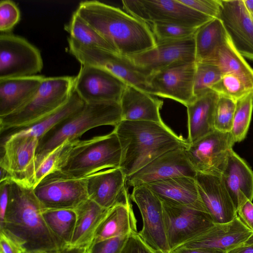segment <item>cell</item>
Returning a JSON list of instances; mask_svg holds the SVG:
<instances>
[{"label":"cell","mask_w":253,"mask_h":253,"mask_svg":"<svg viewBox=\"0 0 253 253\" xmlns=\"http://www.w3.org/2000/svg\"><path fill=\"white\" fill-rule=\"evenodd\" d=\"M75 11L119 54H136L156 45L146 23L118 7L98 0H85L79 3Z\"/></svg>","instance_id":"cell-1"},{"label":"cell","mask_w":253,"mask_h":253,"mask_svg":"<svg viewBox=\"0 0 253 253\" xmlns=\"http://www.w3.org/2000/svg\"><path fill=\"white\" fill-rule=\"evenodd\" d=\"M42 209L33 188L10 180L9 197L3 232L24 253H36L62 248L50 231L42 215Z\"/></svg>","instance_id":"cell-2"},{"label":"cell","mask_w":253,"mask_h":253,"mask_svg":"<svg viewBox=\"0 0 253 253\" xmlns=\"http://www.w3.org/2000/svg\"><path fill=\"white\" fill-rule=\"evenodd\" d=\"M114 129L122 149L120 168L126 177L166 152L189 144L164 123L121 121Z\"/></svg>","instance_id":"cell-3"},{"label":"cell","mask_w":253,"mask_h":253,"mask_svg":"<svg viewBox=\"0 0 253 253\" xmlns=\"http://www.w3.org/2000/svg\"><path fill=\"white\" fill-rule=\"evenodd\" d=\"M121 144L114 129L109 133L85 140L68 141L58 170L74 178H85L106 169L120 168Z\"/></svg>","instance_id":"cell-4"},{"label":"cell","mask_w":253,"mask_h":253,"mask_svg":"<svg viewBox=\"0 0 253 253\" xmlns=\"http://www.w3.org/2000/svg\"><path fill=\"white\" fill-rule=\"evenodd\" d=\"M122 121L120 102L85 104L79 110L58 123L39 139L36 169L51 151L66 141L78 139L86 131L100 126H116Z\"/></svg>","instance_id":"cell-5"},{"label":"cell","mask_w":253,"mask_h":253,"mask_svg":"<svg viewBox=\"0 0 253 253\" xmlns=\"http://www.w3.org/2000/svg\"><path fill=\"white\" fill-rule=\"evenodd\" d=\"M75 77H45L32 98L21 108L0 117L3 135L29 126L61 107L73 90Z\"/></svg>","instance_id":"cell-6"},{"label":"cell","mask_w":253,"mask_h":253,"mask_svg":"<svg viewBox=\"0 0 253 253\" xmlns=\"http://www.w3.org/2000/svg\"><path fill=\"white\" fill-rule=\"evenodd\" d=\"M68 51L80 62L103 68L127 84L153 95L148 81L149 75L135 65L126 56L109 50L81 44L68 38Z\"/></svg>","instance_id":"cell-7"},{"label":"cell","mask_w":253,"mask_h":253,"mask_svg":"<svg viewBox=\"0 0 253 253\" xmlns=\"http://www.w3.org/2000/svg\"><path fill=\"white\" fill-rule=\"evenodd\" d=\"M2 137L0 168L6 171L11 180L33 188L39 138L19 132Z\"/></svg>","instance_id":"cell-8"},{"label":"cell","mask_w":253,"mask_h":253,"mask_svg":"<svg viewBox=\"0 0 253 253\" xmlns=\"http://www.w3.org/2000/svg\"><path fill=\"white\" fill-rule=\"evenodd\" d=\"M122 4L127 13L147 24L174 23L198 29L213 19L179 0H124Z\"/></svg>","instance_id":"cell-9"},{"label":"cell","mask_w":253,"mask_h":253,"mask_svg":"<svg viewBox=\"0 0 253 253\" xmlns=\"http://www.w3.org/2000/svg\"><path fill=\"white\" fill-rule=\"evenodd\" d=\"M33 191L42 210H75L88 199L86 178H72L59 171L45 176Z\"/></svg>","instance_id":"cell-10"},{"label":"cell","mask_w":253,"mask_h":253,"mask_svg":"<svg viewBox=\"0 0 253 253\" xmlns=\"http://www.w3.org/2000/svg\"><path fill=\"white\" fill-rule=\"evenodd\" d=\"M162 203L166 234L170 253L200 236L214 224L207 211Z\"/></svg>","instance_id":"cell-11"},{"label":"cell","mask_w":253,"mask_h":253,"mask_svg":"<svg viewBox=\"0 0 253 253\" xmlns=\"http://www.w3.org/2000/svg\"><path fill=\"white\" fill-rule=\"evenodd\" d=\"M42 67V58L37 47L23 37L1 33L0 79L36 75Z\"/></svg>","instance_id":"cell-12"},{"label":"cell","mask_w":253,"mask_h":253,"mask_svg":"<svg viewBox=\"0 0 253 253\" xmlns=\"http://www.w3.org/2000/svg\"><path fill=\"white\" fill-rule=\"evenodd\" d=\"M235 143L230 132L214 130L189 144L186 149L187 157L196 172L221 176Z\"/></svg>","instance_id":"cell-13"},{"label":"cell","mask_w":253,"mask_h":253,"mask_svg":"<svg viewBox=\"0 0 253 253\" xmlns=\"http://www.w3.org/2000/svg\"><path fill=\"white\" fill-rule=\"evenodd\" d=\"M127 84L110 72L96 66L81 65L73 90L85 104L120 102Z\"/></svg>","instance_id":"cell-14"},{"label":"cell","mask_w":253,"mask_h":253,"mask_svg":"<svg viewBox=\"0 0 253 253\" xmlns=\"http://www.w3.org/2000/svg\"><path fill=\"white\" fill-rule=\"evenodd\" d=\"M130 198L137 206L142 218V228L138 232L139 236L153 249L170 253L161 200L145 184L133 187Z\"/></svg>","instance_id":"cell-15"},{"label":"cell","mask_w":253,"mask_h":253,"mask_svg":"<svg viewBox=\"0 0 253 253\" xmlns=\"http://www.w3.org/2000/svg\"><path fill=\"white\" fill-rule=\"evenodd\" d=\"M196 62H178L151 74L153 95L175 100L186 107L196 98L194 82Z\"/></svg>","instance_id":"cell-16"},{"label":"cell","mask_w":253,"mask_h":253,"mask_svg":"<svg viewBox=\"0 0 253 253\" xmlns=\"http://www.w3.org/2000/svg\"><path fill=\"white\" fill-rule=\"evenodd\" d=\"M186 148L172 150L126 177L127 186L133 188L154 181L176 177H195L197 172L188 159Z\"/></svg>","instance_id":"cell-17"},{"label":"cell","mask_w":253,"mask_h":253,"mask_svg":"<svg viewBox=\"0 0 253 253\" xmlns=\"http://www.w3.org/2000/svg\"><path fill=\"white\" fill-rule=\"evenodd\" d=\"M126 56L150 76L175 63L196 62L194 38L158 42L144 52Z\"/></svg>","instance_id":"cell-18"},{"label":"cell","mask_w":253,"mask_h":253,"mask_svg":"<svg viewBox=\"0 0 253 253\" xmlns=\"http://www.w3.org/2000/svg\"><path fill=\"white\" fill-rule=\"evenodd\" d=\"M89 199L106 209L118 205H129L126 176L120 168L109 169L86 178Z\"/></svg>","instance_id":"cell-19"},{"label":"cell","mask_w":253,"mask_h":253,"mask_svg":"<svg viewBox=\"0 0 253 253\" xmlns=\"http://www.w3.org/2000/svg\"><path fill=\"white\" fill-rule=\"evenodd\" d=\"M218 18L238 51L253 60V18L244 0H221Z\"/></svg>","instance_id":"cell-20"},{"label":"cell","mask_w":253,"mask_h":253,"mask_svg":"<svg viewBox=\"0 0 253 253\" xmlns=\"http://www.w3.org/2000/svg\"><path fill=\"white\" fill-rule=\"evenodd\" d=\"M195 179L201 199L214 223L228 222L237 216L221 176L197 172Z\"/></svg>","instance_id":"cell-21"},{"label":"cell","mask_w":253,"mask_h":253,"mask_svg":"<svg viewBox=\"0 0 253 253\" xmlns=\"http://www.w3.org/2000/svg\"><path fill=\"white\" fill-rule=\"evenodd\" d=\"M253 233L237 215L230 222L214 223L205 233L179 248H205L227 252L243 244Z\"/></svg>","instance_id":"cell-22"},{"label":"cell","mask_w":253,"mask_h":253,"mask_svg":"<svg viewBox=\"0 0 253 253\" xmlns=\"http://www.w3.org/2000/svg\"><path fill=\"white\" fill-rule=\"evenodd\" d=\"M145 185L162 202L187 206L207 212L201 199L195 177H176Z\"/></svg>","instance_id":"cell-23"},{"label":"cell","mask_w":253,"mask_h":253,"mask_svg":"<svg viewBox=\"0 0 253 253\" xmlns=\"http://www.w3.org/2000/svg\"><path fill=\"white\" fill-rule=\"evenodd\" d=\"M221 177L237 210L247 200L252 202L253 171L233 149Z\"/></svg>","instance_id":"cell-24"},{"label":"cell","mask_w":253,"mask_h":253,"mask_svg":"<svg viewBox=\"0 0 253 253\" xmlns=\"http://www.w3.org/2000/svg\"><path fill=\"white\" fill-rule=\"evenodd\" d=\"M120 104L122 121L164 123L160 113L163 101L132 85H126Z\"/></svg>","instance_id":"cell-25"},{"label":"cell","mask_w":253,"mask_h":253,"mask_svg":"<svg viewBox=\"0 0 253 253\" xmlns=\"http://www.w3.org/2000/svg\"><path fill=\"white\" fill-rule=\"evenodd\" d=\"M219 95L210 90L195 99L187 106L188 141L192 144L213 131L214 118Z\"/></svg>","instance_id":"cell-26"},{"label":"cell","mask_w":253,"mask_h":253,"mask_svg":"<svg viewBox=\"0 0 253 253\" xmlns=\"http://www.w3.org/2000/svg\"><path fill=\"white\" fill-rule=\"evenodd\" d=\"M44 78L36 75L0 79V117L15 112L26 104Z\"/></svg>","instance_id":"cell-27"},{"label":"cell","mask_w":253,"mask_h":253,"mask_svg":"<svg viewBox=\"0 0 253 253\" xmlns=\"http://www.w3.org/2000/svg\"><path fill=\"white\" fill-rule=\"evenodd\" d=\"M109 210L89 199L75 209L77 220L70 246L87 248L92 242L95 233Z\"/></svg>","instance_id":"cell-28"},{"label":"cell","mask_w":253,"mask_h":253,"mask_svg":"<svg viewBox=\"0 0 253 253\" xmlns=\"http://www.w3.org/2000/svg\"><path fill=\"white\" fill-rule=\"evenodd\" d=\"M228 36L222 21L218 17L199 27L194 35L196 62H211Z\"/></svg>","instance_id":"cell-29"},{"label":"cell","mask_w":253,"mask_h":253,"mask_svg":"<svg viewBox=\"0 0 253 253\" xmlns=\"http://www.w3.org/2000/svg\"><path fill=\"white\" fill-rule=\"evenodd\" d=\"M136 223L131 204L116 205L108 210L101 221L92 242L137 232Z\"/></svg>","instance_id":"cell-30"},{"label":"cell","mask_w":253,"mask_h":253,"mask_svg":"<svg viewBox=\"0 0 253 253\" xmlns=\"http://www.w3.org/2000/svg\"><path fill=\"white\" fill-rule=\"evenodd\" d=\"M84 105V102L73 90L68 101L55 111L29 126L3 135L19 132L35 136L39 139L56 125L81 109Z\"/></svg>","instance_id":"cell-31"},{"label":"cell","mask_w":253,"mask_h":253,"mask_svg":"<svg viewBox=\"0 0 253 253\" xmlns=\"http://www.w3.org/2000/svg\"><path fill=\"white\" fill-rule=\"evenodd\" d=\"M43 219L61 247L70 246L77 220L75 210H44Z\"/></svg>","instance_id":"cell-32"},{"label":"cell","mask_w":253,"mask_h":253,"mask_svg":"<svg viewBox=\"0 0 253 253\" xmlns=\"http://www.w3.org/2000/svg\"><path fill=\"white\" fill-rule=\"evenodd\" d=\"M211 63L218 65L223 74H236L253 82V69L237 49L229 35Z\"/></svg>","instance_id":"cell-33"},{"label":"cell","mask_w":253,"mask_h":253,"mask_svg":"<svg viewBox=\"0 0 253 253\" xmlns=\"http://www.w3.org/2000/svg\"><path fill=\"white\" fill-rule=\"evenodd\" d=\"M64 29L69 34L70 38L81 44L118 53L115 49L76 11L72 14L69 22L65 25Z\"/></svg>","instance_id":"cell-34"},{"label":"cell","mask_w":253,"mask_h":253,"mask_svg":"<svg viewBox=\"0 0 253 253\" xmlns=\"http://www.w3.org/2000/svg\"><path fill=\"white\" fill-rule=\"evenodd\" d=\"M211 90L219 96H225L237 101L253 92V82L236 74L226 73L222 74Z\"/></svg>","instance_id":"cell-35"},{"label":"cell","mask_w":253,"mask_h":253,"mask_svg":"<svg viewBox=\"0 0 253 253\" xmlns=\"http://www.w3.org/2000/svg\"><path fill=\"white\" fill-rule=\"evenodd\" d=\"M253 109V92L236 101L231 133L235 142L243 140L248 132Z\"/></svg>","instance_id":"cell-36"},{"label":"cell","mask_w":253,"mask_h":253,"mask_svg":"<svg viewBox=\"0 0 253 253\" xmlns=\"http://www.w3.org/2000/svg\"><path fill=\"white\" fill-rule=\"evenodd\" d=\"M158 42L182 40L194 36L197 28L178 23L155 22L147 24Z\"/></svg>","instance_id":"cell-37"},{"label":"cell","mask_w":253,"mask_h":253,"mask_svg":"<svg viewBox=\"0 0 253 253\" xmlns=\"http://www.w3.org/2000/svg\"><path fill=\"white\" fill-rule=\"evenodd\" d=\"M223 74L216 64L207 62H196L194 82L195 97L210 90L219 81Z\"/></svg>","instance_id":"cell-38"},{"label":"cell","mask_w":253,"mask_h":253,"mask_svg":"<svg viewBox=\"0 0 253 253\" xmlns=\"http://www.w3.org/2000/svg\"><path fill=\"white\" fill-rule=\"evenodd\" d=\"M236 101L228 97L219 96L214 113V129L223 132H230Z\"/></svg>","instance_id":"cell-39"},{"label":"cell","mask_w":253,"mask_h":253,"mask_svg":"<svg viewBox=\"0 0 253 253\" xmlns=\"http://www.w3.org/2000/svg\"><path fill=\"white\" fill-rule=\"evenodd\" d=\"M68 142H64L51 151L38 165L35 174V186L47 175L57 171L61 155Z\"/></svg>","instance_id":"cell-40"},{"label":"cell","mask_w":253,"mask_h":253,"mask_svg":"<svg viewBox=\"0 0 253 253\" xmlns=\"http://www.w3.org/2000/svg\"><path fill=\"white\" fill-rule=\"evenodd\" d=\"M20 12L17 5L10 0L0 1V31L8 33L18 22Z\"/></svg>","instance_id":"cell-41"},{"label":"cell","mask_w":253,"mask_h":253,"mask_svg":"<svg viewBox=\"0 0 253 253\" xmlns=\"http://www.w3.org/2000/svg\"><path fill=\"white\" fill-rule=\"evenodd\" d=\"M129 235L92 242L87 248L86 253H121Z\"/></svg>","instance_id":"cell-42"},{"label":"cell","mask_w":253,"mask_h":253,"mask_svg":"<svg viewBox=\"0 0 253 253\" xmlns=\"http://www.w3.org/2000/svg\"><path fill=\"white\" fill-rule=\"evenodd\" d=\"M179 1L212 19L218 17L221 0H179Z\"/></svg>","instance_id":"cell-43"},{"label":"cell","mask_w":253,"mask_h":253,"mask_svg":"<svg viewBox=\"0 0 253 253\" xmlns=\"http://www.w3.org/2000/svg\"><path fill=\"white\" fill-rule=\"evenodd\" d=\"M121 253H164L155 250L141 238L137 232L129 234Z\"/></svg>","instance_id":"cell-44"},{"label":"cell","mask_w":253,"mask_h":253,"mask_svg":"<svg viewBox=\"0 0 253 253\" xmlns=\"http://www.w3.org/2000/svg\"><path fill=\"white\" fill-rule=\"evenodd\" d=\"M237 215L243 223L253 232V204L247 200L237 210Z\"/></svg>","instance_id":"cell-45"},{"label":"cell","mask_w":253,"mask_h":253,"mask_svg":"<svg viewBox=\"0 0 253 253\" xmlns=\"http://www.w3.org/2000/svg\"><path fill=\"white\" fill-rule=\"evenodd\" d=\"M10 179L0 181V224L4 219L9 197Z\"/></svg>","instance_id":"cell-46"},{"label":"cell","mask_w":253,"mask_h":253,"mask_svg":"<svg viewBox=\"0 0 253 253\" xmlns=\"http://www.w3.org/2000/svg\"><path fill=\"white\" fill-rule=\"evenodd\" d=\"M0 251L2 253H24L18 245L0 231Z\"/></svg>","instance_id":"cell-47"},{"label":"cell","mask_w":253,"mask_h":253,"mask_svg":"<svg viewBox=\"0 0 253 253\" xmlns=\"http://www.w3.org/2000/svg\"><path fill=\"white\" fill-rule=\"evenodd\" d=\"M170 253H226V252L205 248H179Z\"/></svg>","instance_id":"cell-48"},{"label":"cell","mask_w":253,"mask_h":253,"mask_svg":"<svg viewBox=\"0 0 253 253\" xmlns=\"http://www.w3.org/2000/svg\"><path fill=\"white\" fill-rule=\"evenodd\" d=\"M86 248L67 246L61 248H58L36 253H86Z\"/></svg>","instance_id":"cell-49"},{"label":"cell","mask_w":253,"mask_h":253,"mask_svg":"<svg viewBox=\"0 0 253 253\" xmlns=\"http://www.w3.org/2000/svg\"><path fill=\"white\" fill-rule=\"evenodd\" d=\"M226 253H253V246L242 244Z\"/></svg>","instance_id":"cell-50"},{"label":"cell","mask_w":253,"mask_h":253,"mask_svg":"<svg viewBox=\"0 0 253 253\" xmlns=\"http://www.w3.org/2000/svg\"><path fill=\"white\" fill-rule=\"evenodd\" d=\"M244 1L248 10L253 15V0H244Z\"/></svg>","instance_id":"cell-51"},{"label":"cell","mask_w":253,"mask_h":253,"mask_svg":"<svg viewBox=\"0 0 253 253\" xmlns=\"http://www.w3.org/2000/svg\"><path fill=\"white\" fill-rule=\"evenodd\" d=\"M243 244L253 246V233Z\"/></svg>","instance_id":"cell-52"},{"label":"cell","mask_w":253,"mask_h":253,"mask_svg":"<svg viewBox=\"0 0 253 253\" xmlns=\"http://www.w3.org/2000/svg\"><path fill=\"white\" fill-rule=\"evenodd\" d=\"M252 17H253V14H252Z\"/></svg>","instance_id":"cell-53"},{"label":"cell","mask_w":253,"mask_h":253,"mask_svg":"<svg viewBox=\"0 0 253 253\" xmlns=\"http://www.w3.org/2000/svg\"><path fill=\"white\" fill-rule=\"evenodd\" d=\"M0 253H2L0 251Z\"/></svg>","instance_id":"cell-54"}]
</instances>
